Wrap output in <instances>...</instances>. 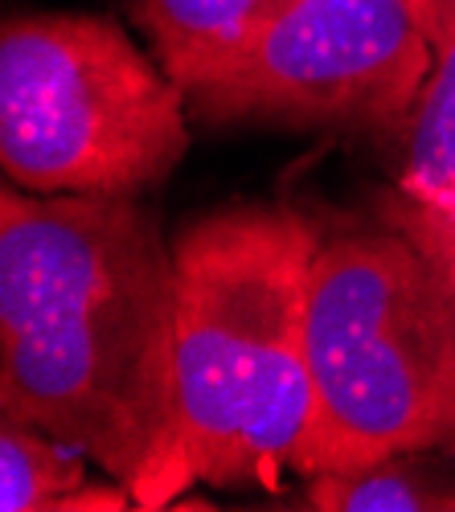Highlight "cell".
I'll use <instances>...</instances> for the list:
<instances>
[{
    "label": "cell",
    "instance_id": "7",
    "mask_svg": "<svg viewBox=\"0 0 455 512\" xmlns=\"http://www.w3.org/2000/svg\"><path fill=\"white\" fill-rule=\"evenodd\" d=\"M300 500L320 512H455V463L439 451L390 455L357 472L308 476Z\"/></svg>",
    "mask_w": 455,
    "mask_h": 512
},
{
    "label": "cell",
    "instance_id": "5",
    "mask_svg": "<svg viewBox=\"0 0 455 512\" xmlns=\"http://www.w3.org/2000/svg\"><path fill=\"white\" fill-rule=\"evenodd\" d=\"M435 70L415 0H296L185 87L205 123L357 127L406 140Z\"/></svg>",
    "mask_w": 455,
    "mask_h": 512
},
{
    "label": "cell",
    "instance_id": "8",
    "mask_svg": "<svg viewBox=\"0 0 455 512\" xmlns=\"http://www.w3.org/2000/svg\"><path fill=\"white\" fill-rule=\"evenodd\" d=\"M87 455L33 422L0 418V508L58 512V504L87 488Z\"/></svg>",
    "mask_w": 455,
    "mask_h": 512
},
{
    "label": "cell",
    "instance_id": "2",
    "mask_svg": "<svg viewBox=\"0 0 455 512\" xmlns=\"http://www.w3.org/2000/svg\"><path fill=\"white\" fill-rule=\"evenodd\" d=\"M320 230L292 205H230L173 242V435L156 488H283L312 418L308 287Z\"/></svg>",
    "mask_w": 455,
    "mask_h": 512
},
{
    "label": "cell",
    "instance_id": "6",
    "mask_svg": "<svg viewBox=\"0 0 455 512\" xmlns=\"http://www.w3.org/2000/svg\"><path fill=\"white\" fill-rule=\"evenodd\" d=\"M296 0H132V21L181 87L230 62Z\"/></svg>",
    "mask_w": 455,
    "mask_h": 512
},
{
    "label": "cell",
    "instance_id": "9",
    "mask_svg": "<svg viewBox=\"0 0 455 512\" xmlns=\"http://www.w3.org/2000/svg\"><path fill=\"white\" fill-rule=\"evenodd\" d=\"M402 144L398 189L423 201H443L455 189V29L435 50V70Z\"/></svg>",
    "mask_w": 455,
    "mask_h": 512
},
{
    "label": "cell",
    "instance_id": "11",
    "mask_svg": "<svg viewBox=\"0 0 455 512\" xmlns=\"http://www.w3.org/2000/svg\"><path fill=\"white\" fill-rule=\"evenodd\" d=\"M419 5V17H423V29L431 37V46L439 50L443 41L451 37L455 29V0H415Z\"/></svg>",
    "mask_w": 455,
    "mask_h": 512
},
{
    "label": "cell",
    "instance_id": "3",
    "mask_svg": "<svg viewBox=\"0 0 455 512\" xmlns=\"http://www.w3.org/2000/svg\"><path fill=\"white\" fill-rule=\"evenodd\" d=\"M312 418L296 476L390 455L455 459V295L406 234L324 238L308 287Z\"/></svg>",
    "mask_w": 455,
    "mask_h": 512
},
{
    "label": "cell",
    "instance_id": "10",
    "mask_svg": "<svg viewBox=\"0 0 455 512\" xmlns=\"http://www.w3.org/2000/svg\"><path fill=\"white\" fill-rule=\"evenodd\" d=\"M374 218L415 242L455 295V201H423L394 185L374 197Z\"/></svg>",
    "mask_w": 455,
    "mask_h": 512
},
{
    "label": "cell",
    "instance_id": "1",
    "mask_svg": "<svg viewBox=\"0 0 455 512\" xmlns=\"http://www.w3.org/2000/svg\"><path fill=\"white\" fill-rule=\"evenodd\" d=\"M177 263L132 197L0 193V418L156 508L173 435Z\"/></svg>",
    "mask_w": 455,
    "mask_h": 512
},
{
    "label": "cell",
    "instance_id": "12",
    "mask_svg": "<svg viewBox=\"0 0 455 512\" xmlns=\"http://www.w3.org/2000/svg\"><path fill=\"white\" fill-rule=\"evenodd\" d=\"M443 201H455V189H451V193H447V197H443Z\"/></svg>",
    "mask_w": 455,
    "mask_h": 512
},
{
    "label": "cell",
    "instance_id": "4",
    "mask_svg": "<svg viewBox=\"0 0 455 512\" xmlns=\"http://www.w3.org/2000/svg\"><path fill=\"white\" fill-rule=\"evenodd\" d=\"M185 87L111 17L13 13L0 29V168L29 193L136 197L185 160Z\"/></svg>",
    "mask_w": 455,
    "mask_h": 512
}]
</instances>
